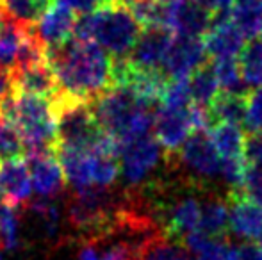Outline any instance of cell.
Masks as SVG:
<instances>
[{
  "mask_svg": "<svg viewBox=\"0 0 262 260\" xmlns=\"http://www.w3.org/2000/svg\"><path fill=\"white\" fill-rule=\"evenodd\" d=\"M52 4L66 7L72 13H79L80 16H88V14L100 9L105 2L104 0H52Z\"/></svg>",
  "mask_w": 262,
  "mask_h": 260,
  "instance_id": "cell-36",
  "label": "cell"
},
{
  "mask_svg": "<svg viewBox=\"0 0 262 260\" xmlns=\"http://www.w3.org/2000/svg\"><path fill=\"white\" fill-rule=\"evenodd\" d=\"M243 193L262 201V166H252V164L246 166Z\"/></svg>",
  "mask_w": 262,
  "mask_h": 260,
  "instance_id": "cell-35",
  "label": "cell"
},
{
  "mask_svg": "<svg viewBox=\"0 0 262 260\" xmlns=\"http://www.w3.org/2000/svg\"><path fill=\"white\" fill-rule=\"evenodd\" d=\"M260 36H262V25H260Z\"/></svg>",
  "mask_w": 262,
  "mask_h": 260,
  "instance_id": "cell-42",
  "label": "cell"
},
{
  "mask_svg": "<svg viewBox=\"0 0 262 260\" xmlns=\"http://www.w3.org/2000/svg\"><path fill=\"white\" fill-rule=\"evenodd\" d=\"M20 243V219L16 207L9 203L0 205V248L16 250Z\"/></svg>",
  "mask_w": 262,
  "mask_h": 260,
  "instance_id": "cell-31",
  "label": "cell"
},
{
  "mask_svg": "<svg viewBox=\"0 0 262 260\" xmlns=\"http://www.w3.org/2000/svg\"><path fill=\"white\" fill-rule=\"evenodd\" d=\"M193 105L187 109H175L159 105L154 111V132L156 139L162 150L168 153H175L182 148L184 143L194 134L193 114H191Z\"/></svg>",
  "mask_w": 262,
  "mask_h": 260,
  "instance_id": "cell-9",
  "label": "cell"
},
{
  "mask_svg": "<svg viewBox=\"0 0 262 260\" xmlns=\"http://www.w3.org/2000/svg\"><path fill=\"white\" fill-rule=\"evenodd\" d=\"M227 203L230 210V232L246 243L262 239V201L243 191H228Z\"/></svg>",
  "mask_w": 262,
  "mask_h": 260,
  "instance_id": "cell-11",
  "label": "cell"
},
{
  "mask_svg": "<svg viewBox=\"0 0 262 260\" xmlns=\"http://www.w3.org/2000/svg\"><path fill=\"white\" fill-rule=\"evenodd\" d=\"M175 34L166 29H145L141 32L128 61L141 69H161Z\"/></svg>",
  "mask_w": 262,
  "mask_h": 260,
  "instance_id": "cell-14",
  "label": "cell"
},
{
  "mask_svg": "<svg viewBox=\"0 0 262 260\" xmlns=\"http://www.w3.org/2000/svg\"><path fill=\"white\" fill-rule=\"evenodd\" d=\"M75 25L77 18L72 11L61 6H52L43 14L41 20L32 27V34L41 43L43 49L52 50L73 39Z\"/></svg>",
  "mask_w": 262,
  "mask_h": 260,
  "instance_id": "cell-12",
  "label": "cell"
},
{
  "mask_svg": "<svg viewBox=\"0 0 262 260\" xmlns=\"http://www.w3.org/2000/svg\"><path fill=\"white\" fill-rule=\"evenodd\" d=\"M141 36V25L128 6L104 4L98 11L80 16L73 38L93 41L104 49L114 61L127 59Z\"/></svg>",
  "mask_w": 262,
  "mask_h": 260,
  "instance_id": "cell-3",
  "label": "cell"
},
{
  "mask_svg": "<svg viewBox=\"0 0 262 260\" xmlns=\"http://www.w3.org/2000/svg\"><path fill=\"white\" fill-rule=\"evenodd\" d=\"M95 118L105 135L118 146L148 135L154 129L152 105L123 86H113L91 102Z\"/></svg>",
  "mask_w": 262,
  "mask_h": 260,
  "instance_id": "cell-2",
  "label": "cell"
},
{
  "mask_svg": "<svg viewBox=\"0 0 262 260\" xmlns=\"http://www.w3.org/2000/svg\"><path fill=\"white\" fill-rule=\"evenodd\" d=\"M187 80H189V91H191V98H193V105L209 109L210 104L216 100V97L221 91L212 68L210 66H202Z\"/></svg>",
  "mask_w": 262,
  "mask_h": 260,
  "instance_id": "cell-26",
  "label": "cell"
},
{
  "mask_svg": "<svg viewBox=\"0 0 262 260\" xmlns=\"http://www.w3.org/2000/svg\"><path fill=\"white\" fill-rule=\"evenodd\" d=\"M186 250L194 260H235L237 248H234L228 239H210L200 232H194L184 241Z\"/></svg>",
  "mask_w": 262,
  "mask_h": 260,
  "instance_id": "cell-22",
  "label": "cell"
},
{
  "mask_svg": "<svg viewBox=\"0 0 262 260\" xmlns=\"http://www.w3.org/2000/svg\"><path fill=\"white\" fill-rule=\"evenodd\" d=\"M0 114L18 130L27 157L55 152V112L50 100L13 91Z\"/></svg>",
  "mask_w": 262,
  "mask_h": 260,
  "instance_id": "cell-4",
  "label": "cell"
},
{
  "mask_svg": "<svg viewBox=\"0 0 262 260\" xmlns=\"http://www.w3.org/2000/svg\"><path fill=\"white\" fill-rule=\"evenodd\" d=\"M245 125L252 134H262V87L252 89V93L246 94Z\"/></svg>",
  "mask_w": 262,
  "mask_h": 260,
  "instance_id": "cell-34",
  "label": "cell"
},
{
  "mask_svg": "<svg viewBox=\"0 0 262 260\" xmlns=\"http://www.w3.org/2000/svg\"><path fill=\"white\" fill-rule=\"evenodd\" d=\"M246 164L262 166V134H250L245 143Z\"/></svg>",
  "mask_w": 262,
  "mask_h": 260,
  "instance_id": "cell-37",
  "label": "cell"
},
{
  "mask_svg": "<svg viewBox=\"0 0 262 260\" xmlns=\"http://www.w3.org/2000/svg\"><path fill=\"white\" fill-rule=\"evenodd\" d=\"M184 170L198 180H214L221 173V157L207 130L194 132L179 150Z\"/></svg>",
  "mask_w": 262,
  "mask_h": 260,
  "instance_id": "cell-7",
  "label": "cell"
},
{
  "mask_svg": "<svg viewBox=\"0 0 262 260\" xmlns=\"http://www.w3.org/2000/svg\"><path fill=\"white\" fill-rule=\"evenodd\" d=\"M0 185H2L6 203L18 208L31 201L32 180L25 157H16L0 164Z\"/></svg>",
  "mask_w": 262,
  "mask_h": 260,
  "instance_id": "cell-15",
  "label": "cell"
},
{
  "mask_svg": "<svg viewBox=\"0 0 262 260\" xmlns=\"http://www.w3.org/2000/svg\"><path fill=\"white\" fill-rule=\"evenodd\" d=\"M24 155V143H21L18 130L0 114V164Z\"/></svg>",
  "mask_w": 262,
  "mask_h": 260,
  "instance_id": "cell-33",
  "label": "cell"
},
{
  "mask_svg": "<svg viewBox=\"0 0 262 260\" xmlns=\"http://www.w3.org/2000/svg\"><path fill=\"white\" fill-rule=\"evenodd\" d=\"M52 6V0H0L4 16L24 29L34 27Z\"/></svg>",
  "mask_w": 262,
  "mask_h": 260,
  "instance_id": "cell-23",
  "label": "cell"
},
{
  "mask_svg": "<svg viewBox=\"0 0 262 260\" xmlns=\"http://www.w3.org/2000/svg\"><path fill=\"white\" fill-rule=\"evenodd\" d=\"M202 201L196 196H180L161 207V230L166 239L184 244L191 233L198 232L202 219Z\"/></svg>",
  "mask_w": 262,
  "mask_h": 260,
  "instance_id": "cell-8",
  "label": "cell"
},
{
  "mask_svg": "<svg viewBox=\"0 0 262 260\" xmlns=\"http://www.w3.org/2000/svg\"><path fill=\"white\" fill-rule=\"evenodd\" d=\"M105 4H113V6H130L132 0H104Z\"/></svg>",
  "mask_w": 262,
  "mask_h": 260,
  "instance_id": "cell-40",
  "label": "cell"
},
{
  "mask_svg": "<svg viewBox=\"0 0 262 260\" xmlns=\"http://www.w3.org/2000/svg\"><path fill=\"white\" fill-rule=\"evenodd\" d=\"M2 198H4V193H2V185H0V205H2Z\"/></svg>",
  "mask_w": 262,
  "mask_h": 260,
  "instance_id": "cell-41",
  "label": "cell"
},
{
  "mask_svg": "<svg viewBox=\"0 0 262 260\" xmlns=\"http://www.w3.org/2000/svg\"><path fill=\"white\" fill-rule=\"evenodd\" d=\"M239 69H241L243 84L252 89L262 87V39H250L239 56Z\"/></svg>",
  "mask_w": 262,
  "mask_h": 260,
  "instance_id": "cell-27",
  "label": "cell"
},
{
  "mask_svg": "<svg viewBox=\"0 0 262 260\" xmlns=\"http://www.w3.org/2000/svg\"><path fill=\"white\" fill-rule=\"evenodd\" d=\"M205 56H207V50L202 38L175 36L161 72L168 80L189 79L196 69L204 66Z\"/></svg>",
  "mask_w": 262,
  "mask_h": 260,
  "instance_id": "cell-10",
  "label": "cell"
},
{
  "mask_svg": "<svg viewBox=\"0 0 262 260\" xmlns=\"http://www.w3.org/2000/svg\"><path fill=\"white\" fill-rule=\"evenodd\" d=\"M198 232L210 239H227V233L230 232V210L227 200L210 198L202 205Z\"/></svg>",
  "mask_w": 262,
  "mask_h": 260,
  "instance_id": "cell-21",
  "label": "cell"
},
{
  "mask_svg": "<svg viewBox=\"0 0 262 260\" xmlns=\"http://www.w3.org/2000/svg\"><path fill=\"white\" fill-rule=\"evenodd\" d=\"M52 105L55 112V150H91L105 137L91 104L57 94Z\"/></svg>",
  "mask_w": 262,
  "mask_h": 260,
  "instance_id": "cell-5",
  "label": "cell"
},
{
  "mask_svg": "<svg viewBox=\"0 0 262 260\" xmlns=\"http://www.w3.org/2000/svg\"><path fill=\"white\" fill-rule=\"evenodd\" d=\"M235 260H262V246L255 243H245L237 248Z\"/></svg>",
  "mask_w": 262,
  "mask_h": 260,
  "instance_id": "cell-39",
  "label": "cell"
},
{
  "mask_svg": "<svg viewBox=\"0 0 262 260\" xmlns=\"http://www.w3.org/2000/svg\"><path fill=\"white\" fill-rule=\"evenodd\" d=\"M230 18L246 38L253 39L257 34H260L262 0H234Z\"/></svg>",
  "mask_w": 262,
  "mask_h": 260,
  "instance_id": "cell-28",
  "label": "cell"
},
{
  "mask_svg": "<svg viewBox=\"0 0 262 260\" xmlns=\"http://www.w3.org/2000/svg\"><path fill=\"white\" fill-rule=\"evenodd\" d=\"M79 260H136L134 253L113 239L82 243Z\"/></svg>",
  "mask_w": 262,
  "mask_h": 260,
  "instance_id": "cell-29",
  "label": "cell"
},
{
  "mask_svg": "<svg viewBox=\"0 0 262 260\" xmlns=\"http://www.w3.org/2000/svg\"><path fill=\"white\" fill-rule=\"evenodd\" d=\"M214 23V16L204 7L196 6L191 0H179L171 21V32L175 36L202 38L207 34Z\"/></svg>",
  "mask_w": 262,
  "mask_h": 260,
  "instance_id": "cell-18",
  "label": "cell"
},
{
  "mask_svg": "<svg viewBox=\"0 0 262 260\" xmlns=\"http://www.w3.org/2000/svg\"><path fill=\"white\" fill-rule=\"evenodd\" d=\"M210 139H212L221 160L245 159L246 135L241 129V125L214 123V127L210 129Z\"/></svg>",
  "mask_w": 262,
  "mask_h": 260,
  "instance_id": "cell-24",
  "label": "cell"
},
{
  "mask_svg": "<svg viewBox=\"0 0 262 260\" xmlns=\"http://www.w3.org/2000/svg\"><path fill=\"white\" fill-rule=\"evenodd\" d=\"M29 170H31L32 189L41 198H52L62 191L64 173L59 164L57 155L54 153H39L27 157Z\"/></svg>",
  "mask_w": 262,
  "mask_h": 260,
  "instance_id": "cell-17",
  "label": "cell"
},
{
  "mask_svg": "<svg viewBox=\"0 0 262 260\" xmlns=\"http://www.w3.org/2000/svg\"><path fill=\"white\" fill-rule=\"evenodd\" d=\"M13 86L18 93L47 98L50 102L55 100L59 94L57 80H55L52 68L47 61L16 69L13 73Z\"/></svg>",
  "mask_w": 262,
  "mask_h": 260,
  "instance_id": "cell-16",
  "label": "cell"
},
{
  "mask_svg": "<svg viewBox=\"0 0 262 260\" xmlns=\"http://www.w3.org/2000/svg\"><path fill=\"white\" fill-rule=\"evenodd\" d=\"M162 146L154 135L132 139L120 146V173L128 187H139L159 168Z\"/></svg>",
  "mask_w": 262,
  "mask_h": 260,
  "instance_id": "cell-6",
  "label": "cell"
},
{
  "mask_svg": "<svg viewBox=\"0 0 262 260\" xmlns=\"http://www.w3.org/2000/svg\"><path fill=\"white\" fill-rule=\"evenodd\" d=\"M191 2L204 7L212 16H216V14H227L232 9V6H234V0H191Z\"/></svg>",
  "mask_w": 262,
  "mask_h": 260,
  "instance_id": "cell-38",
  "label": "cell"
},
{
  "mask_svg": "<svg viewBox=\"0 0 262 260\" xmlns=\"http://www.w3.org/2000/svg\"><path fill=\"white\" fill-rule=\"evenodd\" d=\"M138 260H194L193 255L180 243L166 239L164 235L157 237L139 253Z\"/></svg>",
  "mask_w": 262,
  "mask_h": 260,
  "instance_id": "cell-30",
  "label": "cell"
},
{
  "mask_svg": "<svg viewBox=\"0 0 262 260\" xmlns=\"http://www.w3.org/2000/svg\"><path fill=\"white\" fill-rule=\"evenodd\" d=\"M27 31L29 29L16 25L2 13V18H0V72L14 73Z\"/></svg>",
  "mask_w": 262,
  "mask_h": 260,
  "instance_id": "cell-20",
  "label": "cell"
},
{
  "mask_svg": "<svg viewBox=\"0 0 262 260\" xmlns=\"http://www.w3.org/2000/svg\"><path fill=\"white\" fill-rule=\"evenodd\" d=\"M210 68H212L221 89L227 91V93H241L243 77H241V69H239V61L214 59Z\"/></svg>",
  "mask_w": 262,
  "mask_h": 260,
  "instance_id": "cell-32",
  "label": "cell"
},
{
  "mask_svg": "<svg viewBox=\"0 0 262 260\" xmlns=\"http://www.w3.org/2000/svg\"><path fill=\"white\" fill-rule=\"evenodd\" d=\"M246 36L230 16L214 20L205 34V50L212 59H235L245 49Z\"/></svg>",
  "mask_w": 262,
  "mask_h": 260,
  "instance_id": "cell-13",
  "label": "cell"
},
{
  "mask_svg": "<svg viewBox=\"0 0 262 260\" xmlns=\"http://www.w3.org/2000/svg\"><path fill=\"white\" fill-rule=\"evenodd\" d=\"M45 52L61 97L91 104L113 87V57L97 43L73 38Z\"/></svg>",
  "mask_w": 262,
  "mask_h": 260,
  "instance_id": "cell-1",
  "label": "cell"
},
{
  "mask_svg": "<svg viewBox=\"0 0 262 260\" xmlns=\"http://www.w3.org/2000/svg\"><path fill=\"white\" fill-rule=\"evenodd\" d=\"M245 112H246V97L243 93H227V91H221L209 107L210 122L214 120L216 123L241 125L245 122Z\"/></svg>",
  "mask_w": 262,
  "mask_h": 260,
  "instance_id": "cell-25",
  "label": "cell"
},
{
  "mask_svg": "<svg viewBox=\"0 0 262 260\" xmlns=\"http://www.w3.org/2000/svg\"><path fill=\"white\" fill-rule=\"evenodd\" d=\"M260 241H262V239H260Z\"/></svg>",
  "mask_w": 262,
  "mask_h": 260,
  "instance_id": "cell-43",
  "label": "cell"
},
{
  "mask_svg": "<svg viewBox=\"0 0 262 260\" xmlns=\"http://www.w3.org/2000/svg\"><path fill=\"white\" fill-rule=\"evenodd\" d=\"M55 155L62 168L64 178L72 191L93 187L91 182V168H90V150H55Z\"/></svg>",
  "mask_w": 262,
  "mask_h": 260,
  "instance_id": "cell-19",
  "label": "cell"
}]
</instances>
